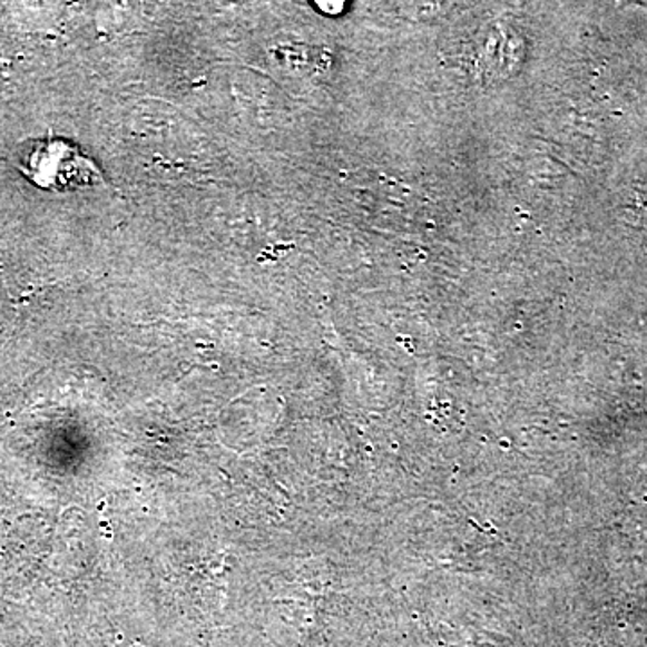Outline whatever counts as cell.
Returning <instances> with one entry per match:
<instances>
[{"label":"cell","mask_w":647,"mask_h":647,"mask_svg":"<svg viewBox=\"0 0 647 647\" xmlns=\"http://www.w3.org/2000/svg\"><path fill=\"white\" fill-rule=\"evenodd\" d=\"M19 169L42 189L75 192L102 183L96 164L63 139H38L23 145Z\"/></svg>","instance_id":"1"}]
</instances>
